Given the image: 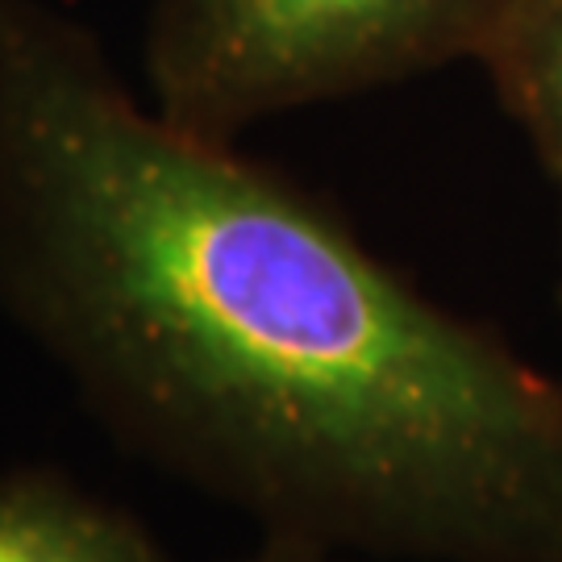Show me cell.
I'll return each instance as SVG.
<instances>
[{"instance_id":"obj_2","label":"cell","mask_w":562,"mask_h":562,"mask_svg":"<svg viewBox=\"0 0 562 562\" xmlns=\"http://www.w3.org/2000/svg\"><path fill=\"white\" fill-rule=\"evenodd\" d=\"M513 0H155L146 101L234 142L255 121L480 59Z\"/></svg>"},{"instance_id":"obj_4","label":"cell","mask_w":562,"mask_h":562,"mask_svg":"<svg viewBox=\"0 0 562 562\" xmlns=\"http://www.w3.org/2000/svg\"><path fill=\"white\" fill-rule=\"evenodd\" d=\"M475 63L562 183V0H513Z\"/></svg>"},{"instance_id":"obj_1","label":"cell","mask_w":562,"mask_h":562,"mask_svg":"<svg viewBox=\"0 0 562 562\" xmlns=\"http://www.w3.org/2000/svg\"><path fill=\"white\" fill-rule=\"evenodd\" d=\"M0 304L92 417L267 538L562 562V383L234 142L0 0Z\"/></svg>"},{"instance_id":"obj_5","label":"cell","mask_w":562,"mask_h":562,"mask_svg":"<svg viewBox=\"0 0 562 562\" xmlns=\"http://www.w3.org/2000/svg\"><path fill=\"white\" fill-rule=\"evenodd\" d=\"M246 562H329V550L292 542V538H267V546H262L259 554H250Z\"/></svg>"},{"instance_id":"obj_3","label":"cell","mask_w":562,"mask_h":562,"mask_svg":"<svg viewBox=\"0 0 562 562\" xmlns=\"http://www.w3.org/2000/svg\"><path fill=\"white\" fill-rule=\"evenodd\" d=\"M0 562H171L121 508L55 471L0 475Z\"/></svg>"}]
</instances>
